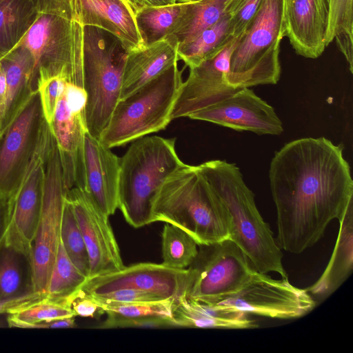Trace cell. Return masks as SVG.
Segmentation results:
<instances>
[{"label": "cell", "mask_w": 353, "mask_h": 353, "mask_svg": "<svg viewBox=\"0 0 353 353\" xmlns=\"http://www.w3.org/2000/svg\"><path fill=\"white\" fill-rule=\"evenodd\" d=\"M269 179L277 214L276 241L293 254L315 245L353 201L343 147L323 137L285 144L271 160Z\"/></svg>", "instance_id": "cell-1"}, {"label": "cell", "mask_w": 353, "mask_h": 353, "mask_svg": "<svg viewBox=\"0 0 353 353\" xmlns=\"http://www.w3.org/2000/svg\"><path fill=\"white\" fill-rule=\"evenodd\" d=\"M196 168L224 204L230 217L229 239L245 253L253 268L288 278L281 249L258 210L254 194L239 168L225 161L212 160Z\"/></svg>", "instance_id": "cell-2"}, {"label": "cell", "mask_w": 353, "mask_h": 353, "mask_svg": "<svg viewBox=\"0 0 353 353\" xmlns=\"http://www.w3.org/2000/svg\"><path fill=\"white\" fill-rule=\"evenodd\" d=\"M152 211L153 222L179 228L198 245L230 237L228 211L196 165L185 164L168 178L154 201Z\"/></svg>", "instance_id": "cell-3"}, {"label": "cell", "mask_w": 353, "mask_h": 353, "mask_svg": "<svg viewBox=\"0 0 353 353\" xmlns=\"http://www.w3.org/2000/svg\"><path fill=\"white\" fill-rule=\"evenodd\" d=\"M185 165L175 139L145 136L132 141L120 159L118 208L134 228L153 223L152 205L168 178Z\"/></svg>", "instance_id": "cell-4"}, {"label": "cell", "mask_w": 353, "mask_h": 353, "mask_svg": "<svg viewBox=\"0 0 353 353\" xmlns=\"http://www.w3.org/2000/svg\"><path fill=\"white\" fill-rule=\"evenodd\" d=\"M182 83V70L176 63L119 100L99 141L111 149L165 129L172 121Z\"/></svg>", "instance_id": "cell-5"}, {"label": "cell", "mask_w": 353, "mask_h": 353, "mask_svg": "<svg viewBox=\"0 0 353 353\" xmlns=\"http://www.w3.org/2000/svg\"><path fill=\"white\" fill-rule=\"evenodd\" d=\"M283 0H262L233 50L227 76L238 88L276 84L281 74L280 43L285 35Z\"/></svg>", "instance_id": "cell-6"}, {"label": "cell", "mask_w": 353, "mask_h": 353, "mask_svg": "<svg viewBox=\"0 0 353 353\" xmlns=\"http://www.w3.org/2000/svg\"><path fill=\"white\" fill-rule=\"evenodd\" d=\"M104 31L84 27L83 89L88 132L99 139L119 101L126 52L110 44Z\"/></svg>", "instance_id": "cell-7"}, {"label": "cell", "mask_w": 353, "mask_h": 353, "mask_svg": "<svg viewBox=\"0 0 353 353\" xmlns=\"http://www.w3.org/2000/svg\"><path fill=\"white\" fill-rule=\"evenodd\" d=\"M83 41L84 26L79 21L39 13L17 46L25 47L32 54L37 80L61 76L83 88Z\"/></svg>", "instance_id": "cell-8"}, {"label": "cell", "mask_w": 353, "mask_h": 353, "mask_svg": "<svg viewBox=\"0 0 353 353\" xmlns=\"http://www.w3.org/2000/svg\"><path fill=\"white\" fill-rule=\"evenodd\" d=\"M198 246L187 268L183 295L188 299L216 304L237 291L254 270L245 253L229 238Z\"/></svg>", "instance_id": "cell-9"}, {"label": "cell", "mask_w": 353, "mask_h": 353, "mask_svg": "<svg viewBox=\"0 0 353 353\" xmlns=\"http://www.w3.org/2000/svg\"><path fill=\"white\" fill-rule=\"evenodd\" d=\"M53 139L49 125L44 120L36 149L8 201L10 221L5 245L30 257L41 210L46 163Z\"/></svg>", "instance_id": "cell-10"}, {"label": "cell", "mask_w": 353, "mask_h": 353, "mask_svg": "<svg viewBox=\"0 0 353 353\" xmlns=\"http://www.w3.org/2000/svg\"><path fill=\"white\" fill-rule=\"evenodd\" d=\"M67 190L54 139L46 163L40 217L32 250L34 291L47 290L61 241V227Z\"/></svg>", "instance_id": "cell-11"}, {"label": "cell", "mask_w": 353, "mask_h": 353, "mask_svg": "<svg viewBox=\"0 0 353 353\" xmlns=\"http://www.w3.org/2000/svg\"><path fill=\"white\" fill-rule=\"evenodd\" d=\"M216 304L249 315L294 319L310 312L316 302L305 289L291 284L288 278L274 279L254 269L237 291Z\"/></svg>", "instance_id": "cell-12"}, {"label": "cell", "mask_w": 353, "mask_h": 353, "mask_svg": "<svg viewBox=\"0 0 353 353\" xmlns=\"http://www.w3.org/2000/svg\"><path fill=\"white\" fill-rule=\"evenodd\" d=\"M83 89L66 82L52 117L48 123L55 140L66 190H85V120Z\"/></svg>", "instance_id": "cell-13"}, {"label": "cell", "mask_w": 353, "mask_h": 353, "mask_svg": "<svg viewBox=\"0 0 353 353\" xmlns=\"http://www.w3.org/2000/svg\"><path fill=\"white\" fill-rule=\"evenodd\" d=\"M45 119L34 90L0 134V199L8 201L36 149Z\"/></svg>", "instance_id": "cell-14"}, {"label": "cell", "mask_w": 353, "mask_h": 353, "mask_svg": "<svg viewBox=\"0 0 353 353\" xmlns=\"http://www.w3.org/2000/svg\"><path fill=\"white\" fill-rule=\"evenodd\" d=\"M241 37H233L218 53L190 68L175 102L172 120L188 117L242 89L233 87L227 79L231 54Z\"/></svg>", "instance_id": "cell-15"}, {"label": "cell", "mask_w": 353, "mask_h": 353, "mask_svg": "<svg viewBox=\"0 0 353 353\" xmlns=\"http://www.w3.org/2000/svg\"><path fill=\"white\" fill-rule=\"evenodd\" d=\"M66 196L73 206L87 248L88 279L123 269L125 265L109 216L85 190L72 188L67 190Z\"/></svg>", "instance_id": "cell-16"}, {"label": "cell", "mask_w": 353, "mask_h": 353, "mask_svg": "<svg viewBox=\"0 0 353 353\" xmlns=\"http://www.w3.org/2000/svg\"><path fill=\"white\" fill-rule=\"evenodd\" d=\"M188 269H174L161 263H139L87 279L81 290L89 295L119 289H136L156 294L163 299L184 294Z\"/></svg>", "instance_id": "cell-17"}, {"label": "cell", "mask_w": 353, "mask_h": 353, "mask_svg": "<svg viewBox=\"0 0 353 353\" xmlns=\"http://www.w3.org/2000/svg\"><path fill=\"white\" fill-rule=\"evenodd\" d=\"M188 117L259 135H279L283 131L282 122L274 108L249 88H243Z\"/></svg>", "instance_id": "cell-18"}, {"label": "cell", "mask_w": 353, "mask_h": 353, "mask_svg": "<svg viewBox=\"0 0 353 353\" xmlns=\"http://www.w3.org/2000/svg\"><path fill=\"white\" fill-rule=\"evenodd\" d=\"M75 20L114 37L126 52L144 46L135 14L125 0H73Z\"/></svg>", "instance_id": "cell-19"}, {"label": "cell", "mask_w": 353, "mask_h": 353, "mask_svg": "<svg viewBox=\"0 0 353 353\" xmlns=\"http://www.w3.org/2000/svg\"><path fill=\"white\" fill-rule=\"evenodd\" d=\"M330 0H292L285 19V35L296 53L316 59L323 52Z\"/></svg>", "instance_id": "cell-20"}, {"label": "cell", "mask_w": 353, "mask_h": 353, "mask_svg": "<svg viewBox=\"0 0 353 353\" xmlns=\"http://www.w3.org/2000/svg\"><path fill=\"white\" fill-rule=\"evenodd\" d=\"M85 191L108 216L118 208L120 159L88 131L85 136Z\"/></svg>", "instance_id": "cell-21"}, {"label": "cell", "mask_w": 353, "mask_h": 353, "mask_svg": "<svg viewBox=\"0 0 353 353\" xmlns=\"http://www.w3.org/2000/svg\"><path fill=\"white\" fill-rule=\"evenodd\" d=\"M178 44L170 38L126 52L119 100L177 63Z\"/></svg>", "instance_id": "cell-22"}, {"label": "cell", "mask_w": 353, "mask_h": 353, "mask_svg": "<svg viewBox=\"0 0 353 353\" xmlns=\"http://www.w3.org/2000/svg\"><path fill=\"white\" fill-rule=\"evenodd\" d=\"M172 319L176 327H184L244 330L259 327L243 312L188 299L184 295L174 301Z\"/></svg>", "instance_id": "cell-23"}, {"label": "cell", "mask_w": 353, "mask_h": 353, "mask_svg": "<svg viewBox=\"0 0 353 353\" xmlns=\"http://www.w3.org/2000/svg\"><path fill=\"white\" fill-rule=\"evenodd\" d=\"M339 221V234L330 261L319 279L305 288L316 303L333 294L352 272L353 201Z\"/></svg>", "instance_id": "cell-24"}, {"label": "cell", "mask_w": 353, "mask_h": 353, "mask_svg": "<svg viewBox=\"0 0 353 353\" xmlns=\"http://www.w3.org/2000/svg\"><path fill=\"white\" fill-rule=\"evenodd\" d=\"M7 315L9 327L32 328L41 322L76 316L69 300L47 290L32 291L0 305V314Z\"/></svg>", "instance_id": "cell-25"}, {"label": "cell", "mask_w": 353, "mask_h": 353, "mask_svg": "<svg viewBox=\"0 0 353 353\" xmlns=\"http://www.w3.org/2000/svg\"><path fill=\"white\" fill-rule=\"evenodd\" d=\"M6 76V101L0 134L17 112L37 89V68L30 51L21 46H15L0 59Z\"/></svg>", "instance_id": "cell-26"}, {"label": "cell", "mask_w": 353, "mask_h": 353, "mask_svg": "<svg viewBox=\"0 0 353 353\" xmlns=\"http://www.w3.org/2000/svg\"><path fill=\"white\" fill-rule=\"evenodd\" d=\"M239 0H197L184 3L181 14L167 38L178 46L194 39L224 14L234 12Z\"/></svg>", "instance_id": "cell-27"}, {"label": "cell", "mask_w": 353, "mask_h": 353, "mask_svg": "<svg viewBox=\"0 0 353 353\" xmlns=\"http://www.w3.org/2000/svg\"><path fill=\"white\" fill-rule=\"evenodd\" d=\"M32 291L31 257L4 244L0 249V305Z\"/></svg>", "instance_id": "cell-28"}, {"label": "cell", "mask_w": 353, "mask_h": 353, "mask_svg": "<svg viewBox=\"0 0 353 353\" xmlns=\"http://www.w3.org/2000/svg\"><path fill=\"white\" fill-rule=\"evenodd\" d=\"M38 14L32 0H0V59L19 43Z\"/></svg>", "instance_id": "cell-29"}, {"label": "cell", "mask_w": 353, "mask_h": 353, "mask_svg": "<svg viewBox=\"0 0 353 353\" xmlns=\"http://www.w3.org/2000/svg\"><path fill=\"white\" fill-rule=\"evenodd\" d=\"M231 14H224L188 43L178 46L179 59L189 68L214 56L234 37L230 28Z\"/></svg>", "instance_id": "cell-30"}, {"label": "cell", "mask_w": 353, "mask_h": 353, "mask_svg": "<svg viewBox=\"0 0 353 353\" xmlns=\"http://www.w3.org/2000/svg\"><path fill=\"white\" fill-rule=\"evenodd\" d=\"M184 3L148 7L135 14L137 26L143 45L166 39L182 13Z\"/></svg>", "instance_id": "cell-31"}, {"label": "cell", "mask_w": 353, "mask_h": 353, "mask_svg": "<svg viewBox=\"0 0 353 353\" xmlns=\"http://www.w3.org/2000/svg\"><path fill=\"white\" fill-rule=\"evenodd\" d=\"M162 264L179 270L187 269L198 252V244L187 232L165 223L162 231Z\"/></svg>", "instance_id": "cell-32"}, {"label": "cell", "mask_w": 353, "mask_h": 353, "mask_svg": "<svg viewBox=\"0 0 353 353\" xmlns=\"http://www.w3.org/2000/svg\"><path fill=\"white\" fill-rule=\"evenodd\" d=\"M87 279L88 277L71 261L60 241L47 291L52 295L68 299L72 303V299Z\"/></svg>", "instance_id": "cell-33"}, {"label": "cell", "mask_w": 353, "mask_h": 353, "mask_svg": "<svg viewBox=\"0 0 353 353\" xmlns=\"http://www.w3.org/2000/svg\"><path fill=\"white\" fill-rule=\"evenodd\" d=\"M61 241L71 261L88 279L90 261L87 248L73 206L66 194L61 221Z\"/></svg>", "instance_id": "cell-34"}, {"label": "cell", "mask_w": 353, "mask_h": 353, "mask_svg": "<svg viewBox=\"0 0 353 353\" xmlns=\"http://www.w3.org/2000/svg\"><path fill=\"white\" fill-rule=\"evenodd\" d=\"M176 299L124 304L97 303L100 311L125 318L161 316L172 319V306Z\"/></svg>", "instance_id": "cell-35"}, {"label": "cell", "mask_w": 353, "mask_h": 353, "mask_svg": "<svg viewBox=\"0 0 353 353\" xmlns=\"http://www.w3.org/2000/svg\"><path fill=\"white\" fill-rule=\"evenodd\" d=\"M342 32L353 34V0H330L326 47Z\"/></svg>", "instance_id": "cell-36"}, {"label": "cell", "mask_w": 353, "mask_h": 353, "mask_svg": "<svg viewBox=\"0 0 353 353\" xmlns=\"http://www.w3.org/2000/svg\"><path fill=\"white\" fill-rule=\"evenodd\" d=\"M66 80L54 76L37 80L42 112L46 121L50 123L54 116L58 101L62 94Z\"/></svg>", "instance_id": "cell-37"}, {"label": "cell", "mask_w": 353, "mask_h": 353, "mask_svg": "<svg viewBox=\"0 0 353 353\" xmlns=\"http://www.w3.org/2000/svg\"><path fill=\"white\" fill-rule=\"evenodd\" d=\"M176 327L172 319L161 316L125 318L108 314V318L97 328H165Z\"/></svg>", "instance_id": "cell-38"}, {"label": "cell", "mask_w": 353, "mask_h": 353, "mask_svg": "<svg viewBox=\"0 0 353 353\" xmlns=\"http://www.w3.org/2000/svg\"><path fill=\"white\" fill-rule=\"evenodd\" d=\"M90 296L96 303L124 304L164 300L160 296L150 292L128 288L119 289L103 294Z\"/></svg>", "instance_id": "cell-39"}, {"label": "cell", "mask_w": 353, "mask_h": 353, "mask_svg": "<svg viewBox=\"0 0 353 353\" xmlns=\"http://www.w3.org/2000/svg\"><path fill=\"white\" fill-rule=\"evenodd\" d=\"M262 0H239L230 18V28L234 37L243 36L261 6Z\"/></svg>", "instance_id": "cell-40"}, {"label": "cell", "mask_w": 353, "mask_h": 353, "mask_svg": "<svg viewBox=\"0 0 353 353\" xmlns=\"http://www.w3.org/2000/svg\"><path fill=\"white\" fill-rule=\"evenodd\" d=\"M39 13L75 19L73 0H32Z\"/></svg>", "instance_id": "cell-41"}, {"label": "cell", "mask_w": 353, "mask_h": 353, "mask_svg": "<svg viewBox=\"0 0 353 353\" xmlns=\"http://www.w3.org/2000/svg\"><path fill=\"white\" fill-rule=\"evenodd\" d=\"M71 307L75 316L82 317H93L100 310L92 298L81 289L72 299Z\"/></svg>", "instance_id": "cell-42"}, {"label": "cell", "mask_w": 353, "mask_h": 353, "mask_svg": "<svg viewBox=\"0 0 353 353\" xmlns=\"http://www.w3.org/2000/svg\"><path fill=\"white\" fill-rule=\"evenodd\" d=\"M334 39L336 44L343 54L351 73L353 72V34L342 32L337 34Z\"/></svg>", "instance_id": "cell-43"}, {"label": "cell", "mask_w": 353, "mask_h": 353, "mask_svg": "<svg viewBox=\"0 0 353 353\" xmlns=\"http://www.w3.org/2000/svg\"><path fill=\"white\" fill-rule=\"evenodd\" d=\"M10 221L8 201L0 199V249L4 245Z\"/></svg>", "instance_id": "cell-44"}, {"label": "cell", "mask_w": 353, "mask_h": 353, "mask_svg": "<svg viewBox=\"0 0 353 353\" xmlns=\"http://www.w3.org/2000/svg\"><path fill=\"white\" fill-rule=\"evenodd\" d=\"M134 14L143 8L176 3V0H125Z\"/></svg>", "instance_id": "cell-45"}, {"label": "cell", "mask_w": 353, "mask_h": 353, "mask_svg": "<svg viewBox=\"0 0 353 353\" xmlns=\"http://www.w3.org/2000/svg\"><path fill=\"white\" fill-rule=\"evenodd\" d=\"M6 76L3 65L0 61V125L3 119L6 101Z\"/></svg>", "instance_id": "cell-46"}, {"label": "cell", "mask_w": 353, "mask_h": 353, "mask_svg": "<svg viewBox=\"0 0 353 353\" xmlns=\"http://www.w3.org/2000/svg\"><path fill=\"white\" fill-rule=\"evenodd\" d=\"M292 0H283V10H284V21L286 17V14L288 13V11L290 8V4H291Z\"/></svg>", "instance_id": "cell-47"}, {"label": "cell", "mask_w": 353, "mask_h": 353, "mask_svg": "<svg viewBox=\"0 0 353 353\" xmlns=\"http://www.w3.org/2000/svg\"><path fill=\"white\" fill-rule=\"evenodd\" d=\"M195 1H197V0H176V3H184L193 2Z\"/></svg>", "instance_id": "cell-48"}]
</instances>
